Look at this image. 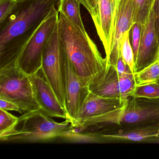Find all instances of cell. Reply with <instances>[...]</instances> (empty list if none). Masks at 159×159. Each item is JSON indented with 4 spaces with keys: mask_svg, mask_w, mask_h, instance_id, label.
I'll return each mask as SVG.
<instances>
[{
    "mask_svg": "<svg viewBox=\"0 0 159 159\" xmlns=\"http://www.w3.org/2000/svg\"></svg>",
    "mask_w": 159,
    "mask_h": 159,
    "instance_id": "4dcf8cb0",
    "label": "cell"
},
{
    "mask_svg": "<svg viewBox=\"0 0 159 159\" xmlns=\"http://www.w3.org/2000/svg\"><path fill=\"white\" fill-rule=\"evenodd\" d=\"M0 98L16 104L23 112L40 108L35 97L30 76L16 65L0 70Z\"/></svg>",
    "mask_w": 159,
    "mask_h": 159,
    "instance_id": "5b68a950",
    "label": "cell"
},
{
    "mask_svg": "<svg viewBox=\"0 0 159 159\" xmlns=\"http://www.w3.org/2000/svg\"><path fill=\"white\" fill-rule=\"evenodd\" d=\"M17 4L15 0H0V24L12 13Z\"/></svg>",
    "mask_w": 159,
    "mask_h": 159,
    "instance_id": "cb8c5ba5",
    "label": "cell"
},
{
    "mask_svg": "<svg viewBox=\"0 0 159 159\" xmlns=\"http://www.w3.org/2000/svg\"><path fill=\"white\" fill-rule=\"evenodd\" d=\"M63 52L66 110L69 121L74 126L77 125L78 114L90 91L88 86H84L66 56L64 49Z\"/></svg>",
    "mask_w": 159,
    "mask_h": 159,
    "instance_id": "ba28073f",
    "label": "cell"
},
{
    "mask_svg": "<svg viewBox=\"0 0 159 159\" xmlns=\"http://www.w3.org/2000/svg\"><path fill=\"white\" fill-rule=\"evenodd\" d=\"M155 0H134V23L141 25L146 22Z\"/></svg>",
    "mask_w": 159,
    "mask_h": 159,
    "instance_id": "ffe728a7",
    "label": "cell"
},
{
    "mask_svg": "<svg viewBox=\"0 0 159 159\" xmlns=\"http://www.w3.org/2000/svg\"><path fill=\"white\" fill-rule=\"evenodd\" d=\"M19 121V117L0 109V139L1 141H4L16 130Z\"/></svg>",
    "mask_w": 159,
    "mask_h": 159,
    "instance_id": "d6986e66",
    "label": "cell"
},
{
    "mask_svg": "<svg viewBox=\"0 0 159 159\" xmlns=\"http://www.w3.org/2000/svg\"><path fill=\"white\" fill-rule=\"evenodd\" d=\"M118 87L120 101L125 104L136 86L134 75L132 72L118 74Z\"/></svg>",
    "mask_w": 159,
    "mask_h": 159,
    "instance_id": "ac0fdd59",
    "label": "cell"
},
{
    "mask_svg": "<svg viewBox=\"0 0 159 159\" xmlns=\"http://www.w3.org/2000/svg\"><path fill=\"white\" fill-rule=\"evenodd\" d=\"M59 39L65 54L83 84L88 86L107 67L97 46L87 33L78 29L62 13H59Z\"/></svg>",
    "mask_w": 159,
    "mask_h": 159,
    "instance_id": "7a4b0ae2",
    "label": "cell"
},
{
    "mask_svg": "<svg viewBox=\"0 0 159 159\" xmlns=\"http://www.w3.org/2000/svg\"><path fill=\"white\" fill-rule=\"evenodd\" d=\"M16 130L4 141L35 142L61 138L73 127L68 120L58 122L50 118L41 108L21 115Z\"/></svg>",
    "mask_w": 159,
    "mask_h": 159,
    "instance_id": "3957f363",
    "label": "cell"
},
{
    "mask_svg": "<svg viewBox=\"0 0 159 159\" xmlns=\"http://www.w3.org/2000/svg\"><path fill=\"white\" fill-rule=\"evenodd\" d=\"M134 24V0H118L109 54L106 58L107 65L115 67L121 56L120 46L123 37L130 31Z\"/></svg>",
    "mask_w": 159,
    "mask_h": 159,
    "instance_id": "9c48e42d",
    "label": "cell"
},
{
    "mask_svg": "<svg viewBox=\"0 0 159 159\" xmlns=\"http://www.w3.org/2000/svg\"><path fill=\"white\" fill-rule=\"evenodd\" d=\"M136 86L157 82L159 81V59L140 71L134 73Z\"/></svg>",
    "mask_w": 159,
    "mask_h": 159,
    "instance_id": "e0dca14e",
    "label": "cell"
},
{
    "mask_svg": "<svg viewBox=\"0 0 159 159\" xmlns=\"http://www.w3.org/2000/svg\"><path fill=\"white\" fill-rule=\"evenodd\" d=\"M158 59H159V57H158Z\"/></svg>",
    "mask_w": 159,
    "mask_h": 159,
    "instance_id": "f546056e",
    "label": "cell"
},
{
    "mask_svg": "<svg viewBox=\"0 0 159 159\" xmlns=\"http://www.w3.org/2000/svg\"><path fill=\"white\" fill-rule=\"evenodd\" d=\"M30 78L35 97L40 108L50 117L69 120L66 111L60 104L54 91L44 78L41 77L39 72L30 75Z\"/></svg>",
    "mask_w": 159,
    "mask_h": 159,
    "instance_id": "8fae6325",
    "label": "cell"
},
{
    "mask_svg": "<svg viewBox=\"0 0 159 159\" xmlns=\"http://www.w3.org/2000/svg\"><path fill=\"white\" fill-rule=\"evenodd\" d=\"M154 8L156 14V29L159 41V0H155Z\"/></svg>",
    "mask_w": 159,
    "mask_h": 159,
    "instance_id": "83f0119b",
    "label": "cell"
},
{
    "mask_svg": "<svg viewBox=\"0 0 159 159\" xmlns=\"http://www.w3.org/2000/svg\"><path fill=\"white\" fill-rule=\"evenodd\" d=\"M115 68L118 74H123V73L132 72L128 66L125 63L121 56L119 58Z\"/></svg>",
    "mask_w": 159,
    "mask_h": 159,
    "instance_id": "4316f807",
    "label": "cell"
},
{
    "mask_svg": "<svg viewBox=\"0 0 159 159\" xmlns=\"http://www.w3.org/2000/svg\"><path fill=\"white\" fill-rule=\"evenodd\" d=\"M131 96L148 98H159V81L136 86Z\"/></svg>",
    "mask_w": 159,
    "mask_h": 159,
    "instance_id": "7402d4cb",
    "label": "cell"
},
{
    "mask_svg": "<svg viewBox=\"0 0 159 159\" xmlns=\"http://www.w3.org/2000/svg\"><path fill=\"white\" fill-rule=\"evenodd\" d=\"M142 25L138 23H134L130 30V39L134 51L135 61L137 56L141 39Z\"/></svg>",
    "mask_w": 159,
    "mask_h": 159,
    "instance_id": "603a6c76",
    "label": "cell"
},
{
    "mask_svg": "<svg viewBox=\"0 0 159 159\" xmlns=\"http://www.w3.org/2000/svg\"><path fill=\"white\" fill-rule=\"evenodd\" d=\"M80 0H60L58 11L84 33H87L81 17Z\"/></svg>",
    "mask_w": 159,
    "mask_h": 159,
    "instance_id": "2e32d148",
    "label": "cell"
},
{
    "mask_svg": "<svg viewBox=\"0 0 159 159\" xmlns=\"http://www.w3.org/2000/svg\"><path fill=\"white\" fill-rule=\"evenodd\" d=\"M58 7H55L41 22L20 53L16 66L28 75L41 70L43 50L58 23Z\"/></svg>",
    "mask_w": 159,
    "mask_h": 159,
    "instance_id": "277c9868",
    "label": "cell"
},
{
    "mask_svg": "<svg viewBox=\"0 0 159 159\" xmlns=\"http://www.w3.org/2000/svg\"><path fill=\"white\" fill-rule=\"evenodd\" d=\"M159 52V41L153 5L146 22L142 25L139 49L135 61L134 73L157 61Z\"/></svg>",
    "mask_w": 159,
    "mask_h": 159,
    "instance_id": "30bf717a",
    "label": "cell"
},
{
    "mask_svg": "<svg viewBox=\"0 0 159 159\" xmlns=\"http://www.w3.org/2000/svg\"><path fill=\"white\" fill-rule=\"evenodd\" d=\"M40 70L66 110L64 52L59 39L58 23L43 50Z\"/></svg>",
    "mask_w": 159,
    "mask_h": 159,
    "instance_id": "8992f818",
    "label": "cell"
},
{
    "mask_svg": "<svg viewBox=\"0 0 159 159\" xmlns=\"http://www.w3.org/2000/svg\"><path fill=\"white\" fill-rule=\"evenodd\" d=\"M0 109L7 111H15L21 113L23 112L21 108L16 104L2 98H0Z\"/></svg>",
    "mask_w": 159,
    "mask_h": 159,
    "instance_id": "484cf974",
    "label": "cell"
},
{
    "mask_svg": "<svg viewBox=\"0 0 159 159\" xmlns=\"http://www.w3.org/2000/svg\"><path fill=\"white\" fill-rule=\"evenodd\" d=\"M159 124V98L130 97L125 106L120 125Z\"/></svg>",
    "mask_w": 159,
    "mask_h": 159,
    "instance_id": "52a82bcc",
    "label": "cell"
},
{
    "mask_svg": "<svg viewBox=\"0 0 159 159\" xmlns=\"http://www.w3.org/2000/svg\"><path fill=\"white\" fill-rule=\"evenodd\" d=\"M117 3L118 0H98V24L96 29L104 46L106 58L109 54Z\"/></svg>",
    "mask_w": 159,
    "mask_h": 159,
    "instance_id": "7c38bea8",
    "label": "cell"
},
{
    "mask_svg": "<svg viewBox=\"0 0 159 159\" xmlns=\"http://www.w3.org/2000/svg\"><path fill=\"white\" fill-rule=\"evenodd\" d=\"M60 0H25L1 24L0 70L16 66L17 59L40 24Z\"/></svg>",
    "mask_w": 159,
    "mask_h": 159,
    "instance_id": "6da1fadb",
    "label": "cell"
},
{
    "mask_svg": "<svg viewBox=\"0 0 159 159\" xmlns=\"http://www.w3.org/2000/svg\"><path fill=\"white\" fill-rule=\"evenodd\" d=\"M103 139L128 141H143L147 139L159 137V124L149 125L138 126L135 129L119 134H102Z\"/></svg>",
    "mask_w": 159,
    "mask_h": 159,
    "instance_id": "9a60e30c",
    "label": "cell"
},
{
    "mask_svg": "<svg viewBox=\"0 0 159 159\" xmlns=\"http://www.w3.org/2000/svg\"><path fill=\"white\" fill-rule=\"evenodd\" d=\"M120 54L125 63L132 73H134V55L130 42V31H127L123 37L121 43Z\"/></svg>",
    "mask_w": 159,
    "mask_h": 159,
    "instance_id": "44dd1931",
    "label": "cell"
},
{
    "mask_svg": "<svg viewBox=\"0 0 159 159\" xmlns=\"http://www.w3.org/2000/svg\"><path fill=\"white\" fill-rule=\"evenodd\" d=\"M15 1H16L17 2H21L24 1H25V0H15Z\"/></svg>",
    "mask_w": 159,
    "mask_h": 159,
    "instance_id": "f1b7e54d",
    "label": "cell"
},
{
    "mask_svg": "<svg viewBox=\"0 0 159 159\" xmlns=\"http://www.w3.org/2000/svg\"><path fill=\"white\" fill-rule=\"evenodd\" d=\"M118 82V73L116 69L107 65L106 68L90 83L88 88L90 92L97 95L120 100Z\"/></svg>",
    "mask_w": 159,
    "mask_h": 159,
    "instance_id": "5bb4252c",
    "label": "cell"
},
{
    "mask_svg": "<svg viewBox=\"0 0 159 159\" xmlns=\"http://www.w3.org/2000/svg\"><path fill=\"white\" fill-rule=\"evenodd\" d=\"M91 15L95 25L98 23V0H80Z\"/></svg>",
    "mask_w": 159,
    "mask_h": 159,
    "instance_id": "d4e9b609",
    "label": "cell"
},
{
    "mask_svg": "<svg viewBox=\"0 0 159 159\" xmlns=\"http://www.w3.org/2000/svg\"><path fill=\"white\" fill-rule=\"evenodd\" d=\"M125 105L120 99L102 97L90 92L78 114L77 125L90 118L120 108Z\"/></svg>",
    "mask_w": 159,
    "mask_h": 159,
    "instance_id": "4fadbf2b",
    "label": "cell"
}]
</instances>
